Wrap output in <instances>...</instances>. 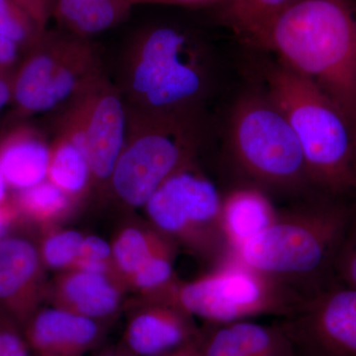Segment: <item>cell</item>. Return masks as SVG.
<instances>
[{"instance_id": "cell-1", "label": "cell", "mask_w": 356, "mask_h": 356, "mask_svg": "<svg viewBox=\"0 0 356 356\" xmlns=\"http://www.w3.org/2000/svg\"><path fill=\"white\" fill-rule=\"evenodd\" d=\"M117 86L130 113L202 125L216 62L199 30L168 21L140 26L126 44Z\"/></svg>"}, {"instance_id": "cell-2", "label": "cell", "mask_w": 356, "mask_h": 356, "mask_svg": "<svg viewBox=\"0 0 356 356\" xmlns=\"http://www.w3.org/2000/svg\"><path fill=\"white\" fill-rule=\"evenodd\" d=\"M252 48L310 79L356 133V0H297Z\"/></svg>"}, {"instance_id": "cell-3", "label": "cell", "mask_w": 356, "mask_h": 356, "mask_svg": "<svg viewBox=\"0 0 356 356\" xmlns=\"http://www.w3.org/2000/svg\"><path fill=\"white\" fill-rule=\"evenodd\" d=\"M262 86L294 131L312 185L332 194L356 186L355 131L327 95L276 58L264 62Z\"/></svg>"}, {"instance_id": "cell-4", "label": "cell", "mask_w": 356, "mask_h": 356, "mask_svg": "<svg viewBox=\"0 0 356 356\" xmlns=\"http://www.w3.org/2000/svg\"><path fill=\"white\" fill-rule=\"evenodd\" d=\"M351 221L348 211L327 204L280 211L229 257L299 289L334 267Z\"/></svg>"}, {"instance_id": "cell-5", "label": "cell", "mask_w": 356, "mask_h": 356, "mask_svg": "<svg viewBox=\"0 0 356 356\" xmlns=\"http://www.w3.org/2000/svg\"><path fill=\"white\" fill-rule=\"evenodd\" d=\"M228 146L238 170L264 191L298 193L312 185L296 135L264 88L247 91L234 104Z\"/></svg>"}, {"instance_id": "cell-6", "label": "cell", "mask_w": 356, "mask_h": 356, "mask_svg": "<svg viewBox=\"0 0 356 356\" xmlns=\"http://www.w3.org/2000/svg\"><path fill=\"white\" fill-rule=\"evenodd\" d=\"M306 297L301 290L229 257L203 277L177 283L161 300L208 324H226L259 316L287 317Z\"/></svg>"}, {"instance_id": "cell-7", "label": "cell", "mask_w": 356, "mask_h": 356, "mask_svg": "<svg viewBox=\"0 0 356 356\" xmlns=\"http://www.w3.org/2000/svg\"><path fill=\"white\" fill-rule=\"evenodd\" d=\"M22 56L13 76L11 102L16 118L64 108L104 74L91 39L60 29L47 30Z\"/></svg>"}, {"instance_id": "cell-8", "label": "cell", "mask_w": 356, "mask_h": 356, "mask_svg": "<svg viewBox=\"0 0 356 356\" xmlns=\"http://www.w3.org/2000/svg\"><path fill=\"white\" fill-rule=\"evenodd\" d=\"M202 125L128 112L127 140L109 185L122 202L145 207L168 177L195 159Z\"/></svg>"}, {"instance_id": "cell-9", "label": "cell", "mask_w": 356, "mask_h": 356, "mask_svg": "<svg viewBox=\"0 0 356 356\" xmlns=\"http://www.w3.org/2000/svg\"><path fill=\"white\" fill-rule=\"evenodd\" d=\"M222 203L216 185L193 161L168 177L145 208L159 233L219 266L231 255L222 228Z\"/></svg>"}, {"instance_id": "cell-10", "label": "cell", "mask_w": 356, "mask_h": 356, "mask_svg": "<svg viewBox=\"0 0 356 356\" xmlns=\"http://www.w3.org/2000/svg\"><path fill=\"white\" fill-rule=\"evenodd\" d=\"M58 134L83 152L92 182L109 184L128 134V108L120 88L102 74L60 109Z\"/></svg>"}, {"instance_id": "cell-11", "label": "cell", "mask_w": 356, "mask_h": 356, "mask_svg": "<svg viewBox=\"0 0 356 356\" xmlns=\"http://www.w3.org/2000/svg\"><path fill=\"white\" fill-rule=\"evenodd\" d=\"M278 325L299 356H356V288L341 285L307 295Z\"/></svg>"}, {"instance_id": "cell-12", "label": "cell", "mask_w": 356, "mask_h": 356, "mask_svg": "<svg viewBox=\"0 0 356 356\" xmlns=\"http://www.w3.org/2000/svg\"><path fill=\"white\" fill-rule=\"evenodd\" d=\"M199 334L193 316L175 304L153 299L129 322L126 348L136 356H159L184 346Z\"/></svg>"}, {"instance_id": "cell-13", "label": "cell", "mask_w": 356, "mask_h": 356, "mask_svg": "<svg viewBox=\"0 0 356 356\" xmlns=\"http://www.w3.org/2000/svg\"><path fill=\"white\" fill-rule=\"evenodd\" d=\"M201 356H295L291 343L280 325L250 320L209 324L200 331Z\"/></svg>"}, {"instance_id": "cell-14", "label": "cell", "mask_w": 356, "mask_h": 356, "mask_svg": "<svg viewBox=\"0 0 356 356\" xmlns=\"http://www.w3.org/2000/svg\"><path fill=\"white\" fill-rule=\"evenodd\" d=\"M102 334L97 321L65 309L37 314L28 327V339L40 356H81Z\"/></svg>"}, {"instance_id": "cell-15", "label": "cell", "mask_w": 356, "mask_h": 356, "mask_svg": "<svg viewBox=\"0 0 356 356\" xmlns=\"http://www.w3.org/2000/svg\"><path fill=\"white\" fill-rule=\"evenodd\" d=\"M51 146L30 125L11 129L0 144V163L7 185L24 191L48 179Z\"/></svg>"}, {"instance_id": "cell-16", "label": "cell", "mask_w": 356, "mask_h": 356, "mask_svg": "<svg viewBox=\"0 0 356 356\" xmlns=\"http://www.w3.org/2000/svg\"><path fill=\"white\" fill-rule=\"evenodd\" d=\"M278 212L266 191L254 185L238 187L222 196V228L231 255L268 228L275 221Z\"/></svg>"}, {"instance_id": "cell-17", "label": "cell", "mask_w": 356, "mask_h": 356, "mask_svg": "<svg viewBox=\"0 0 356 356\" xmlns=\"http://www.w3.org/2000/svg\"><path fill=\"white\" fill-rule=\"evenodd\" d=\"M133 7L132 0H56L51 18L63 31L91 39L125 22Z\"/></svg>"}, {"instance_id": "cell-18", "label": "cell", "mask_w": 356, "mask_h": 356, "mask_svg": "<svg viewBox=\"0 0 356 356\" xmlns=\"http://www.w3.org/2000/svg\"><path fill=\"white\" fill-rule=\"evenodd\" d=\"M58 291L60 308L96 321L113 315L120 305V291L107 274L74 269L63 280Z\"/></svg>"}, {"instance_id": "cell-19", "label": "cell", "mask_w": 356, "mask_h": 356, "mask_svg": "<svg viewBox=\"0 0 356 356\" xmlns=\"http://www.w3.org/2000/svg\"><path fill=\"white\" fill-rule=\"evenodd\" d=\"M297 0H225L214 7L217 23L252 47L274 19Z\"/></svg>"}, {"instance_id": "cell-20", "label": "cell", "mask_w": 356, "mask_h": 356, "mask_svg": "<svg viewBox=\"0 0 356 356\" xmlns=\"http://www.w3.org/2000/svg\"><path fill=\"white\" fill-rule=\"evenodd\" d=\"M36 248L23 238L0 241V300H10L29 287L39 275Z\"/></svg>"}, {"instance_id": "cell-21", "label": "cell", "mask_w": 356, "mask_h": 356, "mask_svg": "<svg viewBox=\"0 0 356 356\" xmlns=\"http://www.w3.org/2000/svg\"><path fill=\"white\" fill-rule=\"evenodd\" d=\"M48 180L72 198L88 189L92 182L90 166L79 147L67 136L58 133L51 145Z\"/></svg>"}, {"instance_id": "cell-22", "label": "cell", "mask_w": 356, "mask_h": 356, "mask_svg": "<svg viewBox=\"0 0 356 356\" xmlns=\"http://www.w3.org/2000/svg\"><path fill=\"white\" fill-rule=\"evenodd\" d=\"M165 236L140 228L124 229L112 245V257L117 268L132 277L154 255L170 252Z\"/></svg>"}, {"instance_id": "cell-23", "label": "cell", "mask_w": 356, "mask_h": 356, "mask_svg": "<svg viewBox=\"0 0 356 356\" xmlns=\"http://www.w3.org/2000/svg\"><path fill=\"white\" fill-rule=\"evenodd\" d=\"M47 30L14 0H0V36L16 44L22 55L38 43Z\"/></svg>"}, {"instance_id": "cell-24", "label": "cell", "mask_w": 356, "mask_h": 356, "mask_svg": "<svg viewBox=\"0 0 356 356\" xmlns=\"http://www.w3.org/2000/svg\"><path fill=\"white\" fill-rule=\"evenodd\" d=\"M72 199L48 179L19 191L18 201L23 209L41 219L62 216L72 205Z\"/></svg>"}, {"instance_id": "cell-25", "label": "cell", "mask_w": 356, "mask_h": 356, "mask_svg": "<svg viewBox=\"0 0 356 356\" xmlns=\"http://www.w3.org/2000/svg\"><path fill=\"white\" fill-rule=\"evenodd\" d=\"M84 236L79 232L67 229L49 236L43 245L44 261L51 268L74 266L79 254Z\"/></svg>"}, {"instance_id": "cell-26", "label": "cell", "mask_w": 356, "mask_h": 356, "mask_svg": "<svg viewBox=\"0 0 356 356\" xmlns=\"http://www.w3.org/2000/svg\"><path fill=\"white\" fill-rule=\"evenodd\" d=\"M334 268L343 285L356 288V220L351 221L337 252Z\"/></svg>"}, {"instance_id": "cell-27", "label": "cell", "mask_w": 356, "mask_h": 356, "mask_svg": "<svg viewBox=\"0 0 356 356\" xmlns=\"http://www.w3.org/2000/svg\"><path fill=\"white\" fill-rule=\"evenodd\" d=\"M112 257V247L97 236L84 238L77 261L106 262Z\"/></svg>"}, {"instance_id": "cell-28", "label": "cell", "mask_w": 356, "mask_h": 356, "mask_svg": "<svg viewBox=\"0 0 356 356\" xmlns=\"http://www.w3.org/2000/svg\"><path fill=\"white\" fill-rule=\"evenodd\" d=\"M36 20L42 29L47 30L49 20L53 15L56 0H14Z\"/></svg>"}, {"instance_id": "cell-29", "label": "cell", "mask_w": 356, "mask_h": 356, "mask_svg": "<svg viewBox=\"0 0 356 356\" xmlns=\"http://www.w3.org/2000/svg\"><path fill=\"white\" fill-rule=\"evenodd\" d=\"M0 356H29L24 341L13 330H0Z\"/></svg>"}, {"instance_id": "cell-30", "label": "cell", "mask_w": 356, "mask_h": 356, "mask_svg": "<svg viewBox=\"0 0 356 356\" xmlns=\"http://www.w3.org/2000/svg\"><path fill=\"white\" fill-rule=\"evenodd\" d=\"M225 0H132L133 6H172L200 8V7H216Z\"/></svg>"}, {"instance_id": "cell-31", "label": "cell", "mask_w": 356, "mask_h": 356, "mask_svg": "<svg viewBox=\"0 0 356 356\" xmlns=\"http://www.w3.org/2000/svg\"><path fill=\"white\" fill-rule=\"evenodd\" d=\"M22 56L19 48L0 36V70H14Z\"/></svg>"}, {"instance_id": "cell-32", "label": "cell", "mask_w": 356, "mask_h": 356, "mask_svg": "<svg viewBox=\"0 0 356 356\" xmlns=\"http://www.w3.org/2000/svg\"><path fill=\"white\" fill-rule=\"evenodd\" d=\"M14 70H0V109L11 102Z\"/></svg>"}, {"instance_id": "cell-33", "label": "cell", "mask_w": 356, "mask_h": 356, "mask_svg": "<svg viewBox=\"0 0 356 356\" xmlns=\"http://www.w3.org/2000/svg\"><path fill=\"white\" fill-rule=\"evenodd\" d=\"M199 337H200V334L197 337L184 344V346L159 356H201Z\"/></svg>"}, {"instance_id": "cell-34", "label": "cell", "mask_w": 356, "mask_h": 356, "mask_svg": "<svg viewBox=\"0 0 356 356\" xmlns=\"http://www.w3.org/2000/svg\"><path fill=\"white\" fill-rule=\"evenodd\" d=\"M7 189V182L4 177L3 170H2L1 163H0V203L6 199Z\"/></svg>"}, {"instance_id": "cell-35", "label": "cell", "mask_w": 356, "mask_h": 356, "mask_svg": "<svg viewBox=\"0 0 356 356\" xmlns=\"http://www.w3.org/2000/svg\"><path fill=\"white\" fill-rule=\"evenodd\" d=\"M100 356H136L133 353H131L127 348H124L122 350H111L107 351V353H103Z\"/></svg>"}, {"instance_id": "cell-36", "label": "cell", "mask_w": 356, "mask_h": 356, "mask_svg": "<svg viewBox=\"0 0 356 356\" xmlns=\"http://www.w3.org/2000/svg\"><path fill=\"white\" fill-rule=\"evenodd\" d=\"M6 218H4V215L2 214L1 211H0V236L3 235L4 232H6Z\"/></svg>"}, {"instance_id": "cell-37", "label": "cell", "mask_w": 356, "mask_h": 356, "mask_svg": "<svg viewBox=\"0 0 356 356\" xmlns=\"http://www.w3.org/2000/svg\"><path fill=\"white\" fill-rule=\"evenodd\" d=\"M355 143H356V133H355Z\"/></svg>"}, {"instance_id": "cell-38", "label": "cell", "mask_w": 356, "mask_h": 356, "mask_svg": "<svg viewBox=\"0 0 356 356\" xmlns=\"http://www.w3.org/2000/svg\"><path fill=\"white\" fill-rule=\"evenodd\" d=\"M295 356H299V355H297V353H296V355H295Z\"/></svg>"}]
</instances>
